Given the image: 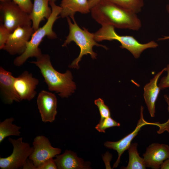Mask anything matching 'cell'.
Segmentation results:
<instances>
[{"label":"cell","mask_w":169,"mask_h":169,"mask_svg":"<svg viewBox=\"0 0 169 169\" xmlns=\"http://www.w3.org/2000/svg\"><path fill=\"white\" fill-rule=\"evenodd\" d=\"M12 0H0V1L1 3H5Z\"/></svg>","instance_id":"obj_33"},{"label":"cell","mask_w":169,"mask_h":169,"mask_svg":"<svg viewBox=\"0 0 169 169\" xmlns=\"http://www.w3.org/2000/svg\"><path fill=\"white\" fill-rule=\"evenodd\" d=\"M95 104L97 106L101 118L110 116V112L109 107L104 103L103 100L100 98L95 100Z\"/></svg>","instance_id":"obj_23"},{"label":"cell","mask_w":169,"mask_h":169,"mask_svg":"<svg viewBox=\"0 0 169 169\" xmlns=\"http://www.w3.org/2000/svg\"><path fill=\"white\" fill-rule=\"evenodd\" d=\"M22 10L29 14L32 9L33 4L31 0H12Z\"/></svg>","instance_id":"obj_24"},{"label":"cell","mask_w":169,"mask_h":169,"mask_svg":"<svg viewBox=\"0 0 169 169\" xmlns=\"http://www.w3.org/2000/svg\"><path fill=\"white\" fill-rule=\"evenodd\" d=\"M33 151L29 157L37 168L47 160L60 154L61 150L53 147L49 139L43 135L36 136L33 142Z\"/></svg>","instance_id":"obj_9"},{"label":"cell","mask_w":169,"mask_h":169,"mask_svg":"<svg viewBox=\"0 0 169 169\" xmlns=\"http://www.w3.org/2000/svg\"><path fill=\"white\" fill-rule=\"evenodd\" d=\"M168 1H169V0H168Z\"/></svg>","instance_id":"obj_35"},{"label":"cell","mask_w":169,"mask_h":169,"mask_svg":"<svg viewBox=\"0 0 169 169\" xmlns=\"http://www.w3.org/2000/svg\"><path fill=\"white\" fill-rule=\"evenodd\" d=\"M165 71L166 67L156 74L144 88V98L150 115L152 117L155 115V103L161 90L157 85V82Z\"/></svg>","instance_id":"obj_16"},{"label":"cell","mask_w":169,"mask_h":169,"mask_svg":"<svg viewBox=\"0 0 169 169\" xmlns=\"http://www.w3.org/2000/svg\"><path fill=\"white\" fill-rule=\"evenodd\" d=\"M49 4L52 10L51 16L43 26L34 31L27 43L24 52L15 59L13 64L15 66H20L28 58L33 57L36 58L41 55L42 54L39 46L45 36L50 39L57 38V34L53 30V27L56 20L59 18L58 15L60 14L61 8L53 1H50Z\"/></svg>","instance_id":"obj_3"},{"label":"cell","mask_w":169,"mask_h":169,"mask_svg":"<svg viewBox=\"0 0 169 169\" xmlns=\"http://www.w3.org/2000/svg\"><path fill=\"white\" fill-rule=\"evenodd\" d=\"M8 140L13 146V152L7 157H0V168L1 169L21 168L32 153L33 146L28 143L23 142L22 137L17 139L9 137Z\"/></svg>","instance_id":"obj_7"},{"label":"cell","mask_w":169,"mask_h":169,"mask_svg":"<svg viewBox=\"0 0 169 169\" xmlns=\"http://www.w3.org/2000/svg\"><path fill=\"white\" fill-rule=\"evenodd\" d=\"M120 7L136 14L140 12L144 5L143 0H109Z\"/></svg>","instance_id":"obj_21"},{"label":"cell","mask_w":169,"mask_h":169,"mask_svg":"<svg viewBox=\"0 0 169 169\" xmlns=\"http://www.w3.org/2000/svg\"><path fill=\"white\" fill-rule=\"evenodd\" d=\"M10 33L2 23L0 26V49H3Z\"/></svg>","instance_id":"obj_25"},{"label":"cell","mask_w":169,"mask_h":169,"mask_svg":"<svg viewBox=\"0 0 169 169\" xmlns=\"http://www.w3.org/2000/svg\"><path fill=\"white\" fill-rule=\"evenodd\" d=\"M56 0H50V1H53V2H55Z\"/></svg>","instance_id":"obj_34"},{"label":"cell","mask_w":169,"mask_h":169,"mask_svg":"<svg viewBox=\"0 0 169 169\" xmlns=\"http://www.w3.org/2000/svg\"><path fill=\"white\" fill-rule=\"evenodd\" d=\"M92 17L101 25L138 31L141 27L137 14L126 10L109 0H102L90 10Z\"/></svg>","instance_id":"obj_1"},{"label":"cell","mask_w":169,"mask_h":169,"mask_svg":"<svg viewBox=\"0 0 169 169\" xmlns=\"http://www.w3.org/2000/svg\"><path fill=\"white\" fill-rule=\"evenodd\" d=\"M167 39H169V36H163V37L158 38V40L159 41H161Z\"/></svg>","instance_id":"obj_31"},{"label":"cell","mask_w":169,"mask_h":169,"mask_svg":"<svg viewBox=\"0 0 169 169\" xmlns=\"http://www.w3.org/2000/svg\"><path fill=\"white\" fill-rule=\"evenodd\" d=\"M50 0H34L33 7L29 14L34 31L39 28L40 23L51 16L52 10L49 6Z\"/></svg>","instance_id":"obj_18"},{"label":"cell","mask_w":169,"mask_h":169,"mask_svg":"<svg viewBox=\"0 0 169 169\" xmlns=\"http://www.w3.org/2000/svg\"><path fill=\"white\" fill-rule=\"evenodd\" d=\"M29 62L39 69L50 91L55 92L63 98H68L75 92L76 86L73 81L71 72L67 70L61 73L56 71L52 65L48 54H42L36 58V61Z\"/></svg>","instance_id":"obj_2"},{"label":"cell","mask_w":169,"mask_h":169,"mask_svg":"<svg viewBox=\"0 0 169 169\" xmlns=\"http://www.w3.org/2000/svg\"><path fill=\"white\" fill-rule=\"evenodd\" d=\"M138 144L135 142L131 144L128 149L129 161L125 169H144L146 168L143 158L141 157L137 150Z\"/></svg>","instance_id":"obj_20"},{"label":"cell","mask_w":169,"mask_h":169,"mask_svg":"<svg viewBox=\"0 0 169 169\" xmlns=\"http://www.w3.org/2000/svg\"><path fill=\"white\" fill-rule=\"evenodd\" d=\"M143 107L141 106L140 117L138 121L136 126L133 131L122 138L121 140L115 142L107 141L104 145L106 147L113 149L117 151L118 154V158L113 166V168L117 167L120 162V157L124 152L128 149L131 144V142L137 135L142 127L147 125H153L160 126L159 123H150L146 122L144 119L143 115Z\"/></svg>","instance_id":"obj_10"},{"label":"cell","mask_w":169,"mask_h":169,"mask_svg":"<svg viewBox=\"0 0 169 169\" xmlns=\"http://www.w3.org/2000/svg\"><path fill=\"white\" fill-rule=\"evenodd\" d=\"M15 77L11 72L0 66V94L5 104L10 105L14 101H21L14 86Z\"/></svg>","instance_id":"obj_14"},{"label":"cell","mask_w":169,"mask_h":169,"mask_svg":"<svg viewBox=\"0 0 169 169\" xmlns=\"http://www.w3.org/2000/svg\"><path fill=\"white\" fill-rule=\"evenodd\" d=\"M14 119L7 118L0 123V143L7 137L10 136H19L21 127L13 124Z\"/></svg>","instance_id":"obj_19"},{"label":"cell","mask_w":169,"mask_h":169,"mask_svg":"<svg viewBox=\"0 0 169 169\" xmlns=\"http://www.w3.org/2000/svg\"><path fill=\"white\" fill-rule=\"evenodd\" d=\"M54 159L58 169H90V163L84 161L78 157L76 153L71 150H66L61 154L55 156Z\"/></svg>","instance_id":"obj_15"},{"label":"cell","mask_w":169,"mask_h":169,"mask_svg":"<svg viewBox=\"0 0 169 169\" xmlns=\"http://www.w3.org/2000/svg\"><path fill=\"white\" fill-rule=\"evenodd\" d=\"M34 31L32 26L18 27L10 34L3 49L11 55L21 54Z\"/></svg>","instance_id":"obj_8"},{"label":"cell","mask_w":169,"mask_h":169,"mask_svg":"<svg viewBox=\"0 0 169 169\" xmlns=\"http://www.w3.org/2000/svg\"><path fill=\"white\" fill-rule=\"evenodd\" d=\"M101 26L94 33L95 38L97 42L103 40H117L121 44V48L128 50L135 58H139L144 50L156 48L158 46V44L153 40L142 44L133 36L119 35L116 32L115 28L112 26L104 25Z\"/></svg>","instance_id":"obj_5"},{"label":"cell","mask_w":169,"mask_h":169,"mask_svg":"<svg viewBox=\"0 0 169 169\" xmlns=\"http://www.w3.org/2000/svg\"><path fill=\"white\" fill-rule=\"evenodd\" d=\"M57 166L54 159L52 158L49 159L41 164L37 169H57Z\"/></svg>","instance_id":"obj_26"},{"label":"cell","mask_w":169,"mask_h":169,"mask_svg":"<svg viewBox=\"0 0 169 169\" xmlns=\"http://www.w3.org/2000/svg\"><path fill=\"white\" fill-rule=\"evenodd\" d=\"M166 9L167 12L168 13L169 18V4L166 5Z\"/></svg>","instance_id":"obj_32"},{"label":"cell","mask_w":169,"mask_h":169,"mask_svg":"<svg viewBox=\"0 0 169 169\" xmlns=\"http://www.w3.org/2000/svg\"><path fill=\"white\" fill-rule=\"evenodd\" d=\"M102 0H89V6L90 9Z\"/></svg>","instance_id":"obj_30"},{"label":"cell","mask_w":169,"mask_h":169,"mask_svg":"<svg viewBox=\"0 0 169 169\" xmlns=\"http://www.w3.org/2000/svg\"><path fill=\"white\" fill-rule=\"evenodd\" d=\"M61 17H69L72 20L77 12L86 14L90 12L89 0H62L60 6Z\"/></svg>","instance_id":"obj_17"},{"label":"cell","mask_w":169,"mask_h":169,"mask_svg":"<svg viewBox=\"0 0 169 169\" xmlns=\"http://www.w3.org/2000/svg\"><path fill=\"white\" fill-rule=\"evenodd\" d=\"M0 9L3 15V24L10 33L18 27L32 25L29 14L13 1L0 2Z\"/></svg>","instance_id":"obj_6"},{"label":"cell","mask_w":169,"mask_h":169,"mask_svg":"<svg viewBox=\"0 0 169 169\" xmlns=\"http://www.w3.org/2000/svg\"><path fill=\"white\" fill-rule=\"evenodd\" d=\"M143 156L146 167L158 169L169 158V146L163 144L152 143L147 147Z\"/></svg>","instance_id":"obj_13"},{"label":"cell","mask_w":169,"mask_h":169,"mask_svg":"<svg viewBox=\"0 0 169 169\" xmlns=\"http://www.w3.org/2000/svg\"><path fill=\"white\" fill-rule=\"evenodd\" d=\"M66 18L69 32L62 46L66 47L73 41L79 47L80 52L79 55L69 66L70 68L78 69L79 68L78 64L84 55L89 54L92 59H96L97 54L93 50L94 46L101 47L106 49H107V48L105 46L97 43L95 38L94 33H90L85 27L81 28L76 23L75 19L72 20L73 23L70 17Z\"/></svg>","instance_id":"obj_4"},{"label":"cell","mask_w":169,"mask_h":169,"mask_svg":"<svg viewBox=\"0 0 169 169\" xmlns=\"http://www.w3.org/2000/svg\"><path fill=\"white\" fill-rule=\"evenodd\" d=\"M166 71H167L166 76L162 77L158 84V87L161 90H163L169 87V64L166 67Z\"/></svg>","instance_id":"obj_27"},{"label":"cell","mask_w":169,"mask_h":169,"mask_svg":"<svg viewBox=\"0 0 169 169\" xmlns=\"http://www.w3.org/2000/svg\"><path fill=\"white\" fill-rule=\"evenodd\" d=\"M39 83L38 79L27 71L15 77L14 86L21 101H30L35 97L37 94L35 90Z\"/></svg>","instance_id":"obj_11"},{"label":"cell","mask_w":169,"mask_h":169,"mask_svg":"<svg viewBox=\"0 0 169 169\" xmlns=\"http://www.w3.org/2000/svg\"><path fill=\"white\" fill-rule=\"evenodd\" d=\"M160 168L161 169H169V158L164 161Z\"/></svg>","instance_id":"obj_29"},{"label":"cell","mask_w":169,"mask_h":169,"mask_svg":"<svg viewBox=\"0 0 169 169\" xmlns=\"http://www.w3.org/2000/svg\"><path fill=\"white\" fill-rule=\"evenodd\" d=\"M120 125V123L116 121L110 116L104 118H100L95 128L99 132L105 133V130L107 128Z\"/></svg>","instance_id":"obj_22"},{"label":"cell","mask_w":169,"mask_h":169,"mask_svg":"<svg viewBox=\"0 0 169 169\" xmlns=\"http://www.w3.org/2000/svg\"><path fill=\"white\" fill-rule=\"evenodd\" d=\"M21 168L23 169H37V167L33 162L28 158L26 161Z\"/></svg>","instance_id":"obj_28"},{"label":"cell","mask_w":169,"mask_h":169,"mask_svg":"<svg viewBox=\"0 0 169 169\" xmlns=\"http://www.w3.org/2000/svg\"><path fill=\"white\" fill-rule=\"evenodd\" d=\"M57 98L55 94L45 90L38 94L37 104L43 122H53L57 114Z\"/></svg>","instance_id":"obj_12"}]
</instances>
